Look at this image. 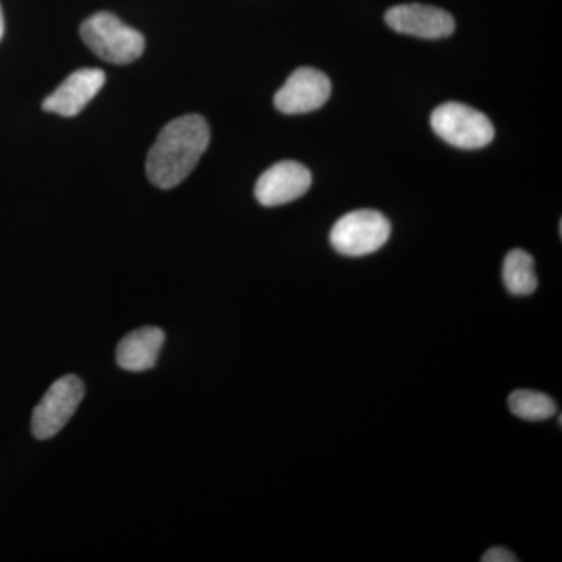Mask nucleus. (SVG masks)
<instances>
[{"label":"nucleus","mask_w":562,"mask_h":562,"mask_svg":"<svg viewBox=\"0 0 562 562\" xmlns=\"http://www.w3.org/2000/svg\"><path fill=\"white\" fill-rule=\"evenodd\" d=\"M210 144V127L199 114L169 122L147 155V177L155 187L171 190L187 179Z\"/></svg>","instance_id":"1"},{"label":"nucleus","mask_w":562,"mask_h":562,"mask_svg":"<svg viewBox=\"0 0 562 562\" xmlns=\"http://www.w3.org/2000/svg\"><path fill=\"white\" fill-rule=\"evenodd\" d=\"M81 40L101 60L128 65L143 55L146 41L138 31L114 14L95 13L81 24Z\"/></svg>","instance_id":"2"},{"label":"nucleus","mask_w":562,"mask_h":562,"mask_svg":"<svg viewBox=\"0 0 562 562\" xmlns=\"http://www.w3.org/2000/svg\"><path fill=\"white\" fill-rule=\"evenodd\" d=\"M430 124L439 138L458 149H482L495 136L486 114L460 102L442 103L432 111Z\"/></svg>","instance_id":"3"},{"label":"nucleus","mask_w":562,"mask_h":562,"mask_svg":"<svg viewBox=\"0 0 562 562\" xmlns=\"http://www.w3.org/2000/svg\"><path fill=\"white\" fill-rule=\"evenodd\" d=\"M391 236V222L375 210H357L344 214L333 225V249L346 257H366L382 249Z\"/></svg>","instance_id":"4"},{"label":"nucleus","mask_w":562,"mask_h":562,"mask_svg":"<svg viewBox=\"0 0 562 562\" xmlns=\"http://www.w3.org/2000/svg\"><path fill=\"white\" fill-rule=\"evenodd\" d=\"M83 397L85 386L79 376L66 375L54 382L33 412V436L40 441L57 436L77 412Z\"/></svg>","instance_id":"5"},{"label":"nucleus","mask_w":562,"mask_h":562,"mask_svg":"<svg viewBox=\"0 0 562 562\" xmlns=\"http://www.w3.org/2000/svg\"><path fill=\"white\" fill-rule=\"evenodd\" d=\"M330 94L331 81L322 70L299 68L277 91L273 103L283 114H305L324 106Z\"/></svg>","instance_id":"6"},{"label":"nucleus","mask_w":562,"mask_h":562,"mask_svg":"<svg viewBox=\"0 0 562 562\" xmlns=\"http://www.w3.org/2000/svg\"><path fill=\"white\" fill-rule=\"evenodd\" d=\"M313 176L297 161H280L271 166L255 187V198L262 206H280L297 201L312 188Z\"/></svg>","instance_id":"7"},{"label":"nucleus","mask_w":562,"mask_h":562,"mask_svg":"<svg viewBox=\"0 0 562 562\" xmlns=\"http://www.w3.org/2000/svg\"><path fill=\"white\" fill-rule=\"evenodd\" d=\"M384 20L392 31L417 38L441 40L454 32V20L449 11L422 3L392 7Z\"/></svg>","instance_id":"8"},{"label":"nucleus","mask_w":562,"mask_h":562,"mask_svg":"<svg viewBox=\"0 0 562 562\" xmlns=\"http://www.w3.org/2000/svg\"><path fill=\"white\" fill-rule=\"evenodd\" d=\"M103 85L105 72L102 69L76 70L52 92L49 98H46L43 109L65 117L77 116L98 95Z\"/></svg>","instance_id":"9"},{"label":"nucleus","mask_w":562,"mask_h":562,"mask_svg":"<svg viewBox=\"0 0 562 562\" xmlns=\"http://www.w3.org/2000/svg\"><path fill=\"white\" fill-rule=\"evenodd\" d=\"M165 341V331L157 327H144L128 333L117 346V364L128 372L149 371L157 364Z\"/></svg>","instance_id":"10"},{"label":"nucleus","mask_w":562,"mask_h":562,"mask_svg":"<svg viewBox=\"0 0 562 562\" xmlns=\"http://www.w3.org/2000/svg\"><path fill=\"white\" fill-rule=\"evenodd\" d=\"M503 283L513 295H530L538 288L535 260L525 250L516 249L503 262Z\"/></svg>","instance_id":"11"},{"label":"nucleus","mask_w":562,"mask_h":562,"mask_svg":"<svg viewBox=\"0 0 562 562\" xmlns=\"http://www.w3.org/2000/svg\"><path fill=\"white\" fill-rule=\"evenodd\" d=\"M508 406L514 416L528 422L550 419L557 414V403L542 392L519 390L514 391L508 398Z\"/></svg>","instance_id":"12"},{"label":"nucleus","mask_w":562,"mask_h":562,"mask_svg":"<svg viewBox=\"0 0 562 562\" xmlns=\"http://www.w3.org/2000/svg\"><path fill=\"white\" fill-rule=\"evenodd\" d=\"M483 562H516L519 558L516 554L509 552V550L503 549V547H492L483 554Z\"/></svg>","instance_id":"13"},{"label":"nucleus","mask_w":562,"mask_h":562,"mask_svg":"<svg viewBox=\"0 0 562 562\" xmlns=\"http://www.w3.org/2000/svg\"><path fill=\"white\" fill-rule=\"evenodd\" d=\"M3 32H5V22H3L2 9H0V40H2Z\"/></svg>","instance_id":"14"}]
</instances>
